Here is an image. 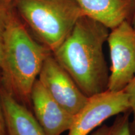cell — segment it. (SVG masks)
Returning a JSON list of instances; mask_svg holds the SVG:
<instances>
[{
    "label": "cell",
    "instance_id": "1",
    "mask_svg": "<svg viewBox=\"0 0 135 135\" xmlns=\"http://www.w3.org/2000/svg\"><path fill=\"white\" fill-rule=\"evenodd\" d=\"M109 29L82 16L65 41L52 52L88 97L108 90L109 71L103 53Z\"/></svg>",
    "mask_w": 135,
    "mask_h": 135
},
{
    "label": "cell",
    "instance_id": "2",
    "mask_svg": "<svg viewBox=\"0 0 135 135\" xmlns=\"http://www.w3.org/2000/svg\"><path fill=\"white\" fill-rule=\"evenodd\" d=\"M51 53L30 35L24 23L11 10L4 35L0 83L30 110L32 88L44 61Z\"/></svg>",
    "mask_w": 135,
    "mask_h": 135
},
{
    "label": "cell",
    "instance_id": "3",
    "mask_svg": "<svg viewBox=\"0 0 135 135\" xmlns=\"http://www.w3.org/2000/svg\"><path fill=\"white\" fill-rule=\"evenodd\" d=\"M14 3L38 41L52 52L84 16L75 0H15Z\"/></svg>",
    "mask_w": 135,
    "mask_h": 135
},
{
    "label": "cell",
    "instance_id": "4",
    "mask_svg": "<svg viewBox=\"0 0 135 135\" xmlns=\"http://www.w3.org/2000/svg\"><path fill=\"white\" fill-rule=\"evenodd\" d=\"M107 42L111 61L108 90L122 91L135 76V28L124 20L111 30Z\"/></svg>",
    "mask_w": 135,
    "mask_h": 135
},
{
    "label": "cell",
    "instance_id": "5",
    "mask_svg": "<svg viewBox=\"0 0 135 135\" xmlns=\"http://www.w3.org/2000/svg\"><path fill=\"white\" fill-rule=\"evenodd\" d=\"M129 110L130 106L124 91L106 90L94 94L75 115L68 135H88L109 118Z\"/></svg>",
    "mask_w": 135,
    "mask_h": 135
},
{
    "label": "cell",
    "instance_id": "6",
    "mask_svg": "<svg viewBox=\"0 0 135 135\" xmlns=\"http://www.w3.org/2000/svg\"><path fill=\"white\" fill-rule=\"evenodd\" d=\"M38 80L52 98L72 115L76 114L88 100L52 53L44 61Z\"/></svg>",
    "mask_w": 135,
    "mask_h": 135
},
{
    "label": "cell",
    "instance_id": "7",
    "mask_svg": "<svg viewBox=\"0 0 135 135\" xmlns=\"http://www.w3.org/2000/svg\"><path fill=\"white\" fill-rule=\"evenodd\" d=\"M34 116L46 135H61L69 131L74 121L72 115L52 98L37 79L31 93Z\"/></svg>",
    "mask_w": 135,
    "mask_h": 135
},
{
    "label": "cell",
    "instance_id": "8",
    "mask_svg": "<svg viewBox=\"0 0 135 135\" xmlns=\"http://www.w3.org/2000/svg\"><path fill=\"white\" fill-rule=\"evenodd\" d=\"M0 101L7 135H46L31 111L18 102L1 83Z\"/></svg>",
    "mask_w": 135,
    "mask_h": 135
},
{
    "label": "cell",
    "instance_id": "9",
    "mask_svg": "<svg viewBox=\"0 0 135 135\" xmlns=\"http://www.w3.org/2000/svg\"><path fill=\"white\" fill-rule=\"evenodd\" d=\"M84 16L109 30L128 20L131 0H75Z\"/></svg>",
    "mask_w": 135,
    "mask_h": 135
},
{
    "label": "cell",
    "instance_id": "10",
    "mask_svg": "<svg viewBox=\"0 0 135 135\" xmlns=\"http://www.w3.org/2000/svg\"><path fill=\"white\" fill-rule=\"evenodd\" d=\"M131 111L118 114L113 123L111 125H100L88 135H131L129 116Z\"/></svg>",
    "mask_w": 135,
    "mask_h": 135
},
{
    "label": "cell",
    "instance_id": "11",
    "mask_svg": "<svg viewBox=\"0 0 135 135\" xmlns=\"http://www.w3.org/2000/svg\"><path fill=\"white\" fill-rule=\"evenodd\" d=\"M9 5L10 2L6 0H0V65L3 57V45L6 26L9 14L12 10Z\"/></svg>",
    "mask_w": 135,
    "mask_h": 135
},
{
    "label": "cell",
    "instance_id": "12",
    "mask_svg": "<svg viewBox=\"0 0 135 135\" xmlns=\"http://www.w3.org/2000/svg\"><path fill=\"white\" fill-rule=\"evenodd\" d=\"M124 91L127 94L131 113H133V119L130 121L129 128L131 135H135V76L129 83L124 88Z\"/></svg>",
    "mask_w": 135,
    "mask_h": 135
},
{
    "label": "cell",
    "instance_id": "13",
    "mask_svg": "<svg viewBox=\"0 0 135 135\" xmlns=\"http://www.w3.org/2000/svg\"><path fill=\"white\" fill-rule=\"evenodd\" d=\"M0 135H7L1 101H0Z\"/></svg>",
    "mask_w": 135,
    "mask_h": 135
},
{
    "label": "cell",
    "instance_id": "14",
    "mask_svg": "<svg viewBox=\"0 0 135 135\" xmlns=\"http://www.w3.org/2000/svg\"><path fill=\"white\" fill-rule=\"evenodd\" d=\"M131 23L133 26L135 28V5H134V11H133V15L132 16V19H131Z\"/></svg>",
    "mask_w": 135,
    "mask_h": 135
},
{
    "label": "cell",
    "instance_id": "15",
    "mask_svg": "<svg viewBox=\"0 0 135 135\" xmlns=\"http://www.w3.org/2000/svg\"><path fill=\"white\" fill-rule=\"evenodd\" d=\"M6 1H8V2L11 3V1H15V0H6Z\"/></svg>",
    "mask_w": 135,
    "mask_h": 135
}]
</instances>
